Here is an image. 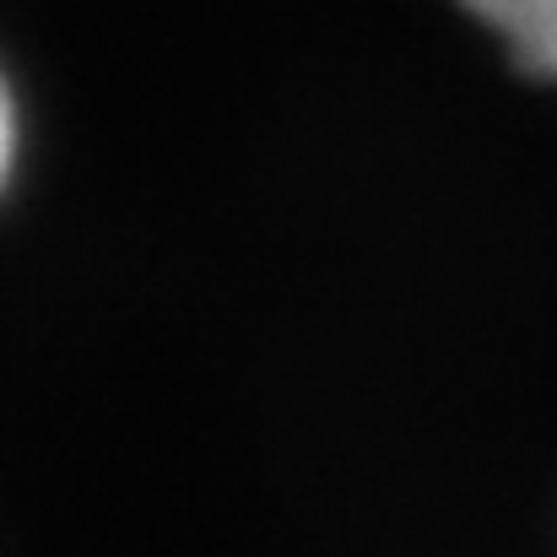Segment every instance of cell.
Returning <instances> with one entry per match:
<instances>
[{"instance_id": "obj_1", "label": "cell", "mask_w": 557, "mask_h": 557, "mask_svg": "<svg viewBox=\"0 0 557 557\" xmlns=\"http://www.w3.org/2000/svg\"><path fill=\"white\" fill-rule=\"evenodd\" d=\"M466 11L536 76L557 82V0H466Z\"/></svg>"}, {"instance_id": "obj_2", "label": "cell", "mask_w": 557, "mask_h": 557, "mask_svg": "<svg viewBox=\"0 0 557 557\" xmlns=\"http://www.w3.org/2000/svg\"><path fill=\"white\" fill-rule=\"evenodd\" d=\"M16 158H22V114H16V92H11V82L0 71V195L11 189Z\"/></svg>"}]
</instances>
